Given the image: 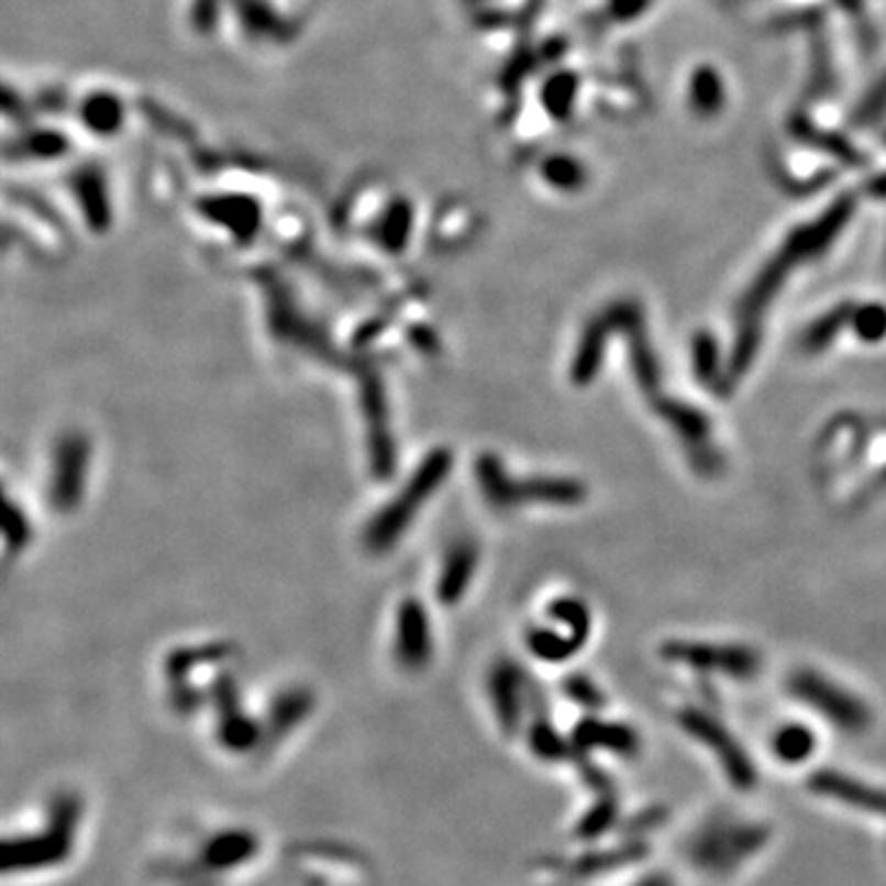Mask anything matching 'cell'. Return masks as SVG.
<instances>
[{
	"mask_svg": "<svg viewBox=\"0 0 886 886\" xmlns=\"http://www.w3.org/2000/svg\"><path fill=\"white\" fill-rule=\"evenodd\" d=\"M91 466V443L85 434L69 431L55 443L49 466V502L57 512L77 510L87 492Z\"/></svg>",
	"mask_w": 886,
	"mask_h": 886,
	"instance_id": "obj_6",
	"label": "cell"
},
{
	"mask_svg": "<svg viewBox=\"0 0 886 886\" xmlns=\"http://www.w3.org/2000/svg\"><path fill=\"white\" fill-rule=\"evenodd\" d=\"M564 693L569 699H574L576 705H582L586 709H599L603 705L601 689L596 687L589 677L584 675H572L564 679Z\"/></svg>",
	"mask_w": 886,
	"mask_h": 886,
	"instance_id": "obj_32",
	"label": "cell"
},
{
	"mask_svg": "<svg viewBox=\"0 0 886 886\" xmlns=\"http://www.w3.org/2000/svg\"><path fill=\"white\" fill-rule=\"evenodd\" d=\"M540 175L550 188L560 192H579L589 180L584 163L569 156V153H552V156L544 158Z\"/></svg>",
	"mask_w": 886,
	"mask_h": 886,
	"instance_id": "obj_23",
	"label": "cell"
},
{
	"mask_svg": "<svg viewBox=\"0 0 886 886\" xmlns=\"http://www.w3.org/2000/svg\"><path fill=\"white\" fill-rule=\"evenodd\" d=\"M77 119L81 129L97 139L119 136L126 126L129 109L121 95L111 89H91L77 104Z\"/></svg>",
	"mask_w": 886,
	"mask_h": 886,
	"instance_id": "obj_13",
	"label": "cell"
},
{
	"mask_svg": "<svg viewBox=\"0 0 886 886\" xmlns=\"http://www.w3.org/2000/svg\"><path fill=\"white\" fill-rule=\"evenodd\" d=\"M71 151V141L65 131L59 129H33L18 139V153L27 160L53 163L62 160Z\"/></svg>",
	"mask_w": 886,
	"mask_h": 886,
	"instance_id": "obj_21",
	"label": "cell"
},
{
	"mask_svg": "<svg viewBox=\"0 0 886 886\" xmlns=\"http://www.w3.org/2000/svg\"><path fill=\"white\" fill-rule=\"evenodd\" d=\"M790 695L808 705L812 712L828 719L834 729L844 734H864L872 727L870 707L857 695L834 683V679L816 673V669H800L790 677Z\"/></svg>",
	"mask_w": 886,
	"mask_h": 886,
	"instance_id": "obj_5",
	"label": "cell"
},
{
	"mask_svg": "<svg viewBox=\"0 0 886 886\" xmlns=\"http://www.w3.org/2000/svg\"><path fill=\"white\" fill-rule=\"evenodd\" d=\"M490 695L496 702V712L505 731H518L522 719V695H524V677L520 665L500 663L490 673Z\"/></svg>",
	"mask_w": 886,
	"mask_h": 886,
	"instance_id": "obj_16",
	"label": "cell"
},
{
	"mask_svg": "<svg viewBox=\"0 0 886 886\" xmlns=\"http://www.w3.org/2000/svg\"><path fill=\"white\" fill-rule=\"evenodd\" d=\"M236 8H240L242 27L254 37H274L281 30L278 15H274L272 8L264 5L262 0H236Z\"/></svg>",
	"mask_w": 886,
	"mask_h": 886,
	"instance_id": "obj_28",
	"label": "cell"
},
{
	"mask_svg": "<svg viewBox=\"0 0 886 886\" xmlns=\"http://www.w3.org/2000/svg\"><path fill=\"white\" fill-rule=\"evenodd\" d=\"M476 478L486 498L496 510L518 508L524 502L576 505L586 498V488L574 478H510L496 453H486L476 463Z\"/></svg>",
	"mask_w": 886,
	"mask_h": 886,
	"instance_id": "obj_3",
	"label": "cell"
},
{
	"mask_svg": "<svg viewBox=\"0 0 886 886\" xmlns=\"http://www.w3.org/2000/svg\"><path fill=\"white\" fill-rule=\"evenodd\" d=\"M411 232H414V204L407 198H397L379 212L373 240L387 254H401L411 242Z\"/></svg>",
	"mask_w": 886,
	"mask_h": 886,
	"instance_id": "obj_17",
	"label": "cell"
},
{
	"mask_svg": "<svg viewBox=\"0 0 886 886\" xmlns=\"http://www.w3.org/2000/svg\"><path fill=\"white\" fill-rule=\"evenodd\" d=\"M677 724L689 739H695L707 754H712L721 776L739 793H754L758 786V768L744 744L731 734L727 724L699 707H685Z\"/></svg>",
	"mask_w": 886,
	"mask_h": 886,
	"instance_id": "obj_4",
	"label": "cell"
},
{
	"mask_svg": "<svg viewBox=\"0 0 886 886\" xmlns=\"http://www.w3.org/2000/svg\"><path fill=\"white\" fill-rule=\"evenodd\" d=\"M790 131H793V136H796L798 141L810 143V146H816L820 151H828V153H832L834 158L850 163V166H860V163H862L860 151L854 148L850 141L834 136V133H826V131L816 129L808 119H802V117L793 119L790 121Z\"/></svg>",
	"mask_w": 886,
	"mask_h": 886,
	"instance_id": "obj_24",
	"label": "cell"
},
{
	"mask_svg": "<svg viewBox=\"0 0 886 886\" xmlns=\"http://www.w3.org/2000/svg\"><path fill=\"white\" fill-rule=\"evenodd\" d=\"M886 113V75L870 89V95L862 99V104L854 109L852 123L854 126H872Z\"/></svg>",
	"mask_w": 886,
	"mask_h": 886,
	"instance_id": "obj_31",
	"label": "cell"
},
{
	"mask_svg": "<svg viewBox=\"0 0 886 886\" xmlns=\"http://www.w3.org/2000/svg\"><path fill=\"white\" fill-rule=\"evenodd\" d=\"M550 616L556 623L564 625V631L569 633L576 643L584 645L586 638L591 631V616L589 609L582 601L576 599H560L550 606Z\"/></svg>",
	"mask_w": 886,
	"mask_h": 886,
	"instance_id": "obj_27",
	"label": "cell"
},
{
	"mask_svg": "<svg viewBox=\"0 0 886 886\" xmlns=\"http://www.w3.org/2000/svg\"><path fill=\"white\" fill-rule=\"evenodd\" d=\"M431 653H434V641H431V623L424 603L419 599H405L397 611V661L409 669H421L431 661Z\"/></svg>",
	"mask_w": 886,
	"mask_h": 886,
	"instance_id": "obj_11",
	"label": "cell"
},
{
	"mask_svg": "<svg viewBox=\"0 0 886 886\" xmlns=\"http://www.w3.org/2000/svg\"><path fill=\"white\" fill-rule=\"evenodd\" d=\"M687 97H689V107H693L697 117H702V119L717 117V113L724 109V101H727V89H724V81H721L719 71L709 65L697 67L693 71V77H689Z\"/></svg>",
	"mask_w": 886,
	"mask_h": 886,
	"instance_id": "obj_19",
	"label": "cell"
},
{
	"mask_svg": "<svg viewBox=\"0 0 886 886\" xmlns=\"http://www.w3.org/2000/svg\"><path fill=\"white\" fill-rule=\"evenodd\" d=\"M363 409L367 421V439H369V456H373V468L379 478H387L391 466L397 461V448L389 434V414L385 389L377 377H367L363 385Z\"/></svg>",
	"mask_w": 886,
	"mask_h": 886,
	"instance_id": "obj_12",
	"label": "cell"
},
{
	"mask_svg": "<svg viewBox=\"0 0 886 886\" xmlns=\"http://www.w3.org/2000/svg\"><path fill=\"white\" fill-rule=\"evenodd\" d=\"M653 0H609V15L618 23H633L641 18Z\"/></svg>",
	"mask_w": 886,
	"mask_h": 886,
	"instance_id": "obj_35",
	"label": "cell"
},
{
	"mask_svg": "<svg viewBox=\"0 0 886 886\" xmlns=\"http://www.w3.org/2000/svg\"><path fill=\"white\" fill-rule=\"evenodd\" d=\"M808 788L812 796L834 802V806H842L844 810L886 820V790L872 786V783L857 776L842 774V771L834 768H822L810 776Z\"/></svg>",
	"mask_w": 886,
	"mask_h": 886,
	"instance_id": "obj_9",
	"label": "cell"
},
{
	"mask_svg": "<svg viewBox=\"0 0 886 886\" xmlns=\"http://www.w3.org/2000/svg\"><path fill=\"white\" fill-rule=\"evenodd\" d=\"M530 739H532V746L538 751L540 756L544 758H562L569 754V749H566L564 739L556 734L554 729H550L547 724H534L530 731Z\"/></svg>",
	"mask_w": 886,
	"mask_h": 886,
	"instance_id": "obj_33",
	"label": "cell"
},
{
	"mask_svg": "<svg viewBox=\"0 0 886 886\" xmlns=\"http://www.w3.org/2000/svg\"><path fill=\"white\" fill-rule=\"evenodd\" d=\"M638 886H667V882H665V879H661V877H653V879H647V882L638 884Z\"/></svg>",
	"mask_w": 886,
	"mask_h": 886,
	"instance_id": "obj_38",
	"label": "cell"
},
{
	"mask_svg": "<svg viewBox=\"0 0 886 886\" xmlns=\"http://www.w3.org/2000/svg\"><path fill=\"white\" fill-rule=\"evenodd\" d=\"M838 5H840L842 10H848V13H854V10H857V8L862 5V0H838Z\"/></svg>",
	"mask_w": 886,
	"mask_h": 886,
	"instance_id": "obj_37",
	"label": "cell"
},
{
	"mask_svg": "<svg viewBox=\"0 0 886 886\" xmlns=\"http://www.w3.org/2000/svg\"><path fill=\"white\" fill-rule=\"evenodd\" d=\"M202 220L232 234L236 244H252L262 232L264 210L254 195L246 192H214L198 200Z\"/></svg>",
	"mask_w": 886,
	"mask_h": 886,
	"instance_id": "obj_8",
	"label": "cell"
},
{
	"mask_svg": "<svg viewBox=\"0 0 886 886\" xmlns=\"http://www.w3.org/2000/svg\"><path fill=\"white\" fill-rule=\"evenodd\" d=\"M574 746L582 751L589 749H603L611 751L616 756L631 758L641 749V739L635 731L625 724H616V721H601V719H584L574 731Z\"/></svg>",
	"mask_w": 886,
	"mask_h": 886,
	"instance_id": "obj_15",
	"label": "cell"
},
{
	"mask_svg": "<svg viewBox=\"0 0 886 886\" xmlns=\"http://www.w3.org/2000/svg\"><path fill=\"white\" fill-rule=\"evenodd\" d=\"M528 645L534 655L550 663L566 661L582 647L569 633L552 631V628H534L528 635Z\"/></svg>",
	"mask_w": 886,
	"mask_h": 886,
	"instance_id": "obj_25",
	"label": "cell"
},
{
	"mask_svg": "<svg viewBox=\"0 0 886 886\" xmlns=\"http://www.w3.org/2000/svg\"><path fill=\"white\" fill-rule=\"evenodd\" d=\"M693 367H695L697 379L705 387H712V385H717L719 377H724L721 375L719 345L712 333L699 331L693 337Z\"/></svg>",
	"mask_w": 886,
	"mask_h": 886,
	"instance_id": "obj_26",
	"label": "cell"
},
{
	"mask_svg": "<svg viewBox=\"0 0 886 886\" xmlns=\"http://www.w3.org/2000/svg\"><path fill=\"white\" fill-rule=\"evenodd\" d=\"M852 328L864 343H879V340L886 337V306H857V311L852 315Z\"/></svg>",
	"mask_w": 886,
	"mask_h": 886,
	"instance_id": "obj_29",
	"label": "cell"
},
{
	"mask_svg": "<svg viewBox=\"0 0 886 886\" xmlns=\"http://www.w3.org/2000/svg\"><path fill=\"white\" fill-rule=\"evenodd\" d=\"M5 547L10 552H20L33 538V528H30V520L23 508H15L13 502L8 500L5 505Z\"/></svg>",
	"mask_w": 886,
	"mask_h": 886,
	"instance_id": "obj_30",
	"label": "cell"
},
{
	"mask_svg": "<svg viewBox=\"0 0 886 886\" xmlns=\"http://www.w3.org/2000/svg\"><path fill=\"white\" fill-rule=\"evenodd\" d=\"M220 3H222V0H195L192 13H190L192 25L198 30H202V33H210V30L214 27V23H218Z\"/></svg>",
	"mask_w": 886,
	"mask_h": 886,
	"instance_id": "obj_34",
	"label": "cell"
},
{
	"mask_svg": "<svg viewBox=\"0 0 886 886\" xmlns=\"http://www.w3.org/2000/svg\"><path fill=\"white\" fill-rule=\"evenodd\" d=\"M771 826L766 822L712 816L689 834L685 842L687 862L705 877L727 879L734 877L746 864L754 862L771 844Z\"/></svg>",
	"mask_w": 886,
	"mask_h": 886,
	"instance_id": "obj_1",
	"label": "cell"
},
{
	"mask_svg": "<svg viewBox=\"0 0 886 886\" xmlns=\"http://www.w3.org/2000/svg\"><path fill=\"white\" fill-rule=\"evenodd\" d=\"M576 97H579V75L572 69H554L552 75L542 81L540 101L552 121H569Z\"/></svg>",
	"mask_w": 886,
	"mask_h": 886,
	"instance_id": "obj_18",
	"label": "cell"
},
{
	"mask_svg": "<svg viewBox=\"0 0 886 886\" xmlns=\"http://www.w3.org/2000/svg\"><path fill=\"white\" fill-rule=\"evenodd\" d=\"M854 311H857V306H854V303H840L838 308H832V311H828L826 315H820L818 321H812L806 328V333L800 335V350H802V353L818 355L828 345H832L834 337L840 335L842 328L852 325Z\"/></svg>",
	"mask_w": 886,
	"mask_h": 886,
	"instance_id": "obj_20",
	"label": "cell"
},
{
	"mask_svg": "<svg viewBox=\"0 0 886 886\" xmlns=\"http://www.w3.org/2000/svg\"><path fill=\"white\" fill-rule=\"evenodd\" d=\"M661 653L665 661L687 665L697 669V673H715L734 679H751L761 667L758 653L746 645L669 641L663 645Z\"/></svg>",
	"mask_w": 886,
	"mask_h": 886,
	"instance_id": "obj_7",
	"label": "cell"
},
{
	"mask_svg": "<svg viewBox=\"0 0 886 886\" xmlns=\"http://www.w3.org/2000/svg\"><path fill=\"white\" fill-rule=\"evenodd\" d=\"M69 190L87 226L95 234H104L113 224V204L107 173L95 163H85L69 175Z\"/></svg>",
	"mask_w": 886,
	"mask_h": 886,
	"instance_id": "obj_10",
	"label": "cell"
},
{
	"mask_svg": "<svg viewBox=\"0 0 886 886\" xmlns=\"http://www.w3.org/2000/svg\"><path fill=\"white\" fill-rule=\"evenodd\" d=\"M453 466V456L448 448L429 451L409 480L399 488V496L391 498L379 508L373 520L365 528V547L373 554H385L387 550L399 544L405 538L411 522L419 518L424 505L436 496L443 483H446Z\"/></svg>",
	"mask_w": 886,
	"mask_h": 886,
	"instance_id": "obj_2",
	"label": "cell"
},
{
	"mask_svg": "<svg viewBox=\"0 0 886 886\" xmlns=\"http://www.w3.org/2000/svg\"><path fill=\"white\" fill-rule=\"evenodd\" d=\"M478 547L470 540H458L446 552V560L441 564V574L436 582V596L441 603L453 606L468 594V586L476 579L478 569Z\"/></svg>",
	"mask_w": 886,
	"mask_h": 886,
	"instance_id": "obj_14",
	"label": "cell"
},
{
	"mask_svg": "<svg viewBox=\"0 0 886 886\" xmlns=\"http://www.w3.org/2000/svg\"><path fill=\"white\" fill-rule=\"evenodd\" d=\"M771 746H774V756L780 761V764L800 766V764H806V761H810L812 754H816L818 741L808 727L786 724L776 731Z\"/></svg>",
	"mask_w": 886,
	"mask_h": 886,
	"instance_id": "obj_22",
	"label": "cell"
},
{
	"mask_svg": "<svg viewBox=\"0 0 886 886\" xmlns=\"http://www.w3.org/2000/svg\"><path fill=\"white\" fill-rule=\"evenodd\" d=\"M872 190L879 195V198H886V175H879L877 180H874V185H872Z\"/></svg>",
	"mask_w": 886,
	"mask_h": 886,
	"instance_id": "obj_36",
	"label": "cell"
}]
</instances>
